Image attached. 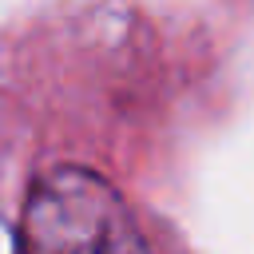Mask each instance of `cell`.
Instances as JSON below:
<instances>
[{
	"label": "cell",
	"instance_id": "obj_1",
	"mask_svg": "<svg viewBox=\"0 0 254 254\" xmlns=\"http://www.w3.org/2000/svg\"><path fill=\"white\" fill-rule=\"evenodd\" d=\"M16 254H147V242L103 175L56 167L28 190Z\"/></svg>",
	"mask_w": 254,
	"mask_h": 254
}]
</instances>
